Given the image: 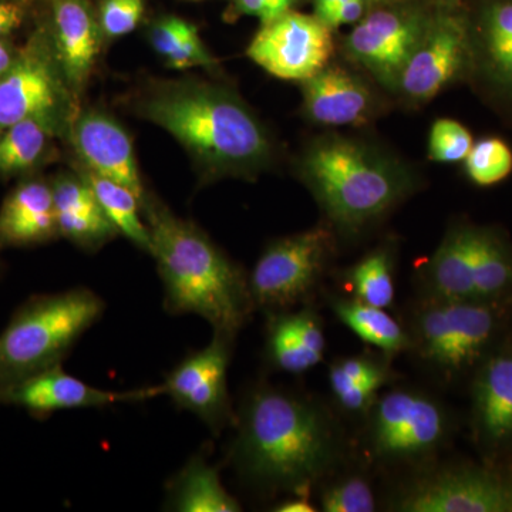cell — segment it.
Instances as JSON below:
<instances>
[{
	"label": "cell",
	"instance_id": "cell-32",
	"mask_svg": "<svg viewBox=\"0 0 512 512\" xmlns=\"http://www.w3.org/2000/svg\"><path fill=\"white\" fill-rule=\"evenodd\" d=\"M336 473V471H335ZM330 474L322 481L319 510L325 512H373L377 497L372 481L365 473L350 471Z\"/></svg>",
	"mask_w": 512,
	"mask_h": 512
},
{
	"label": "cell",
	"instance_id": "cell-9",
	"mask_svg": "<svg viewBox=\"0 0 512 512\" xmlns=\"http://www.w3.org/2000/svg\"><path fill=\"white\" fill-rule=\"evenodd\" d=\"M333 251L335 234L330 225H316L272 241L248 275L255 311L268 315L308 303L326 274Z\"/></svg>",
	"mask_w": 512,
	"mask_h": 512
},
{
	"label": "cell",
	"instance_id": "cell-41",
	"mask_svg": "<svg viewBox=\"0 0 512 512\" xmlns=\"http://www.w3.org/2000/svg\"><path fill=\"white\" fill-rule=\"evenodd\" d=\"M311 495L291 494L272 507L275 512H316L319 508L311 501Z\"/></svg>",
	"mask_w": 512,
	"mask_h": 512
},
{
	"label": "cell",
	"instance_id": "cell-40",
	"mask_svg": "<svg viewBox=\"0 0 512 512\" xmlns=\"http://www.w3.org/2000/svg\"><path fill=\"white\" fill-rule=\"evenodd\" d=\"M32 3L18 0H0V37L12 39L29 18Z\"/></svg>",
	"mask_w": 512,
	"mask_h": 512
},
{
	"label": "cell",
	"instance_id": "cell-15",
	"mask_svg": "<svg viewBox=\"0 0 512 512\" xmlns=\"http://www.w3.org/2000/svg\"><path fill=\"white\" fill-rule=\"evenodd\" d=\"M471 59V35L464 20L444 13L430 18L396 92L410 103H427L456 80Z\"/></svg>",
	"mask_w": 512,
	"mask_h": 512
},
{
	"label": "cell",
	"instance_id": "cell-14",
	"mask_svg": "<svg viewBox=\"0 0 512 512\" xmlns=\"http://www.w3.org/2000/svg\"><path fill=\"white\" fill-rule=\"evenodd\" d=\"M470 426L485 463L512 456V340H503L471 375Z\"/></svg>",
	"mask_w": 512,
	"mask_h": 512
},
{
	"label": "cell",
	"instance_id": "cell-21",
	"mask_svg": "<svg viewBox=\"0 0 512 512\" xmlns=\"http://www.w3.org/2000/svg\"><path fill=\"white\" fill-rule=\"evenodd\" d=\"M57 237L52 184L35 174L20 178L0 207V248L35 247Z\"/></svg>",
	"mask_w": 512,
	"mask_h": 512
},
{
	"label": "cell",
	"instance_id": "cell-38",
	"mask_svg": "<svg viewBox=\"0 0 512 512\" xmlns=\"http://www.w3.org/2000/svg\"><path fill=\"white\" fill-rule=\"evenodd\" d=\"M168 67L175 70L191 69V67H214L217 60L208 52L207 46L202 42L198 29L191 30L183 45L164 60Z\"/></svg>",
	"mask_w": 512,
	"mask_h": 512
},
{
	"label": "cell",
	"instance_id": "cell-23",
	"mask_svg": "<svg viewBox=\"0 0 512 512\" xmlns=\"http://www.w3.org/2000/svg\"><path fill=\"white\" fill-rule=\"evenodd\" d=\"M59 237L94 252L119 232L101 210L96 195L79 173H60L50 180Z\"/></svg>",
	"mask_w": 512,
	"mask_h": 512
},
{
	"label": "cell",
	"instance_id": "cell-26",
	"mask_svg": "<svg viewBox=\"0 0 512 512\" xmlns=\"http://www.w3.org/2000/svg\"><path fill=\"white\" fill-rule=\"evenodd\" d=\"M326 301L339 322L377 352L394 357L412 349L407 326L393 318L389 309L357 301L352 296L329 295Z\"/></svg>",
	"mask_w": 512,
	"mask_h": 512
},
{
	"label": "cell",
	"instance_id": "cell-10",
	"mask_svg": "<svg viewBox=\"0 0 512 512\" xmlns=\"http://www.w3.org/2000/svg\"><path fill=\"white\" fill-rule=\"evenodd\" d=\"M400 512H512L507 464H444L419 468L389 503Z\"/></svg>",
	"mask_w": 512,
	"mask_h": 512
},
{
	"label": "cell",
	"instance_id": "cell-44",
	"mask_svg": "<svg viewBox=\"0 0 512 512\" xmlns=\"http://www.w3.org/2000/svg\"><path fill=\"white\" fill-rule=\"evenodd\" d=\"M18 2H29V3H33V2H35V0H18Z\"/></svg>",
	"mask_w": 512,
	"mask_h": 512
},
{
	"label": "cell",
	"instance_id": "cell-24",
	"mask_svg": "<svg viewBox=\"0 0 512 512\" xmlns=\"http://www.w3.org/2000/svg\"><path fill=\"white\" fill-rule=\"evenodd\" d=\"M394 379L392 357L380 352L338 357L328 372L333 400L349 416L365 417Z\"/></svg>",
	"mask_w": 512,
	"mask_h": 512
},
{
	"label": "cell",
	"instance_id": "cell-25",
	"mask_svg": "<svg viewBox=\"0 0 512 512\" xmlns=\"http://www.w3.org/2000/svg\"><path fill=\"white\" fill-rule=\"evenodd\" d=\"M165 507L178 512L242 511L241 503L222 484L220 470L202 451L171 478Z\"/></svg>",
	"mask_w": 512,
	"mask_h": 512
},
{
	"label": "cell",
	"instance_id": "cell-19",
	"mask_svg": "<svg viewBox=\"0 0 512 512\" xmlns=\"http://www.w3.org/2000/svg\"><path fill=\"white\" fill-rule=\"evenodd\" d=\"M303 113L322 126H360L376 113V97L365 80L340 66H328L302 82Z\"/></svg>",
	"mask_w": 512,
	"mask_h": 512
},
{
	"label": "cell",
	"instance_id": "cell-36",
	"mask_svg": "<svg viewBox=\"0 0 512 512\" xmlns=\"http://www.w3.org/2000/svg\"><path fill=\"white\" fill-rule=\"evenodd\" d=\"M195 26L177 16H164L151 25L148 40L158 56L167 60L175 50L183 45Z\"/></svg>",
	"mask_w": 512,
	"mask_h": 512
},
{
	"label": "cell",
	"instance_id": "cell-20",
	"mask_svg": "<svg viewBox=\"0 0 512 512\" xmlns=\"http://www.w3.org/2000/svg\"><path fill=\"white\" fill-rule=\"evenodd\" d=\"M265 360L275 372L303 375L322 363L326 353L325 323L308 306L268 313Z\"/></svg>",
	"mask_w": 512,
	"mask_h": 512
},
{
	"label": "cell",
	"instance_id": "cell-42",
	"mask_svg": "<svg viewBox=\"0 0 512 512\" xmlns=\"http://www.w3.org/2000/svg\"><path fill=\"white\" fill-rule=\"evenodd\" d=\"M18 50L19 46H16L12 39L0 37V80L3 79L10 66L15 62Z\"/></svg>",
	"mask_w": 512,
	"mask_h": 512
},
{
	"label": "cell",
	"instance_id": "cell-29",
	"mask_svg": "<svg viewBox=\"0 0 512 512\" xmlns=\"http://www.w3.org/2000/svg\"><path fill=\"white\" fill-rule=\"evenodd\" d=\"M90 185L101 210L109 218L120 235L133 242L141 251L150 254L151 239L147 222H144L143 204L130 188L124 187L110 178L82 168L77 171Z\"/></svg>",
	"mask_w": 512,
	"mask_h": 512
},
{
	"label": "cell",
	"instance_id": "cell-27",
	"mask_svg": "<svg viewBox=\"0 0 512 512\" xmlns=\"http://www.w3.org/2000/svg\"><path fill=\"white\" fill-rule=\"evenodd\" d=\"M477 42L471 39V57L476 56L495 89L512 99V0L494 3L484 13Z\"/></svg>",
	"mask_w": 512,
	"mask_h": 512
},
{
	"label": "cell",
	"instance_id": "cell-43",
	"mask_svg": "<svg viewBox=\"0 0 512 512\" xmlns=\"http://www.w3.org/2000/svg\"><path fill=\"white\" fill-rule=\"evenodd\" d=\"M383 2H389V0H369V3H383Z\"/></svg>",
	"mask_w": 512,
	"mask_h": 512
},
{
	"label": "cell",
	"instance_id": "cell-31",
	"mask_svg": "<svg viewBox=\"0 0 512 512\" xmlns=\"http://www.w3.org/2000/svg\"><path fill=\"white\" fill-rule=\"evenodd\" d=\"M512 296V244L501 232L481 228L476 268L474 298L495 301Z\"/></svg>",
	"mask_w": 512,
	"mask_h": 512
},
{
	"label": "cell",
	"instance_id": "cell-22",
	"mask_svg": "<svg viewBox=\"0 0 512 512\" xmlns=\"http://www.w3.org/2000/svg\"><path fill=\"white\" fill-rule=\"evenodd\" d=\"M481 227L456 224L444 235L429 262L421 268L420 298H474V268Z\"/></svg>",
	"mask_w": 512,
	"mask_h": 512
},
{
	"label": "cell",
	"instance_id": "cell-1",
	"mask_svg": "<svg viewBox=\"0 0 512 512\" xmlns=\"http://www.w3.org/2000/svg\"><path fill=\"white\" fill-rule=\"evenodd\" d=\"M234 426L229 457L235 470L265 493L311 495L338 471L345 451L342 431L326 407L271 384L248 390Z\"/></svg>",
	"mask_w": 512,
	"mask_h": 512
},
{
	"label": "cell",
	"instance_id": "cell-2",
	"mask_svg": "<svg viewBox=\"0 0 512 512\" xmlns=\"http://www.w3.org/2000/svg\"><path fill=\"white\" fill-rule=\"evenodd\" d=\"M141 119L171 134L207 180H251L271 164V137L237 93L198 79L165 80L146 87L133 103Z\"/></svg>",
	"mask_w": 512,
	"mask_h": 512
},
{
	"label": "cell",
	"instance_id": "cell-33",
	"mask_svg": "<svg viewBox=\"0 0 512 512\" xmlns=\"http://www.w3.org/2000/svg\"><path fill=\"white\" fill-rule=\"evenodd\" d=\"M464 164L471 183L493 187L512 173V150L501 138H483L473 144Z\"/></svg>",
	"mask_w": 512,
	"mask_h": 512
},
{
	"label": "cell",
	"instance_id": "cell-35",
	"mask_svg": "<svg viewBox=\"0 0 512 512\" xmlns=\"http://www.w3.org/2000/svg\"><path fill=\"white\" fill-rule=\"evenodd\" d=\"M146 0H101L99 18L101 32L109 39H119L140 25Z\"/></svg>",
	"mask_w": 512,
	"mask_h": 512
},
{
	"label": "cell",
	"instance_id": "cell-8",
	"mask_svg": "<svg viewBox=\"0 0 512 512\" xmlns=\"http://www.w3.org/2000/svg\"><path fill=\"white\" fill-rule=\"evenodd\" d=\"M77 97L64 79L45 26L19 46L15 62L0 80V131L23 120H35L56 137L67 136Z\"/></svg>",
	"mask_w": 512,
	"mask_h": 512
},
{
	"label": "cell",
	"instance_id": "cell-11",
	"mask_svg": "<svg viewBox=\"0 0 512 512\" xmlns=\"http://www.w3.org/2000/svg\"><path fill=\"white\" fill-rule=\"evenodd\" d=\"M235 339L214 332L205 348L185 356L160 384L178 409L197 416L214 434L234 426L237 419L228 392Z\"/></svg>",
	"mask_w": 512,
	"mask_h": 512
},
{
	"label": "cell",
	"instance_id": "cell-7",
	"mask_svg": "<svg viewBox=\"0 0 512 512\" xmlns=\"http://www.w3.org/2000/svg\"><path fill=\"white\" fill-rule=\"evenodd\" d=\"M454 431L446 404L409 386L379 394L365 416L363 450L377 466L423 468L439 456Z\"/></svg>",
	"mask_w": 512,
	"mask_h": 512
},
{
	"label": "cell",
	"instance_id": "cell-4",
	"mask_svg": "<svg viewBox=\"0 0 512 512\" xmlns=\"http://www.w3.org/2000/svg\"><path fill=\"white\" fill-rule=\"evenodd\" d=\"M298 173L330 227L348 237L383 220L416 190L412 171L397 158L338 134L312 141Z\"/></svg>",
	"mask_w": 512,
	"mask_h": 512
},
{
	"label": "cell",
	"instance_id": "cell-13",
	"mask_svg": "<svg viewBox=\"0 0 512 512\" xmlns=\"http://www.w3.org/2000/svg\"><path fill=\"white\" fill-rule=\"evenodd\" d=\"M429 20L414 9L375 10L363 16L346 37V55L382 86L396 90Z\"/></svg>",
	"mask_w": 512,
	"mask_h": 512
},
{
	"label": "cell",
	"instance_id": "cell-37",
	"mask_svg": "<svg viewBox=\"0 0 512 512\" xmlns=\"http://www.w3.org/2000/svg\"><path fill=\"white\" fill-rule=\"evenodd\" d=\"M369 0H313L315 16L330 29L356 25L365 16Z\"/></svg>",
	"mask_w": 512,
	"mask_h": 512
},
{
	"label": "cell",
	"instance_id": "cell-3",
	"mask_svg": "<svg viewBox=\"0 0 512 512\" xmlns=\"http://www.w3.org/2000/svg\"><path fill=\"white\" fill-rule=\"evenodd\" d=\"M150 255L164 286L170 315H197L214 332L237 338L255 312L248 275L194 222L177 217L154 198L143 205Z\"/></svg>",
	"mask_w": 512,
	"mask_h": 512
},
{
	"label": "cell",
	"instance_id": "cell-34",
	"mask_svg": "<svg viewBox=\"0 0 512 512\" xmlns=\"http://www.w3.org/2000/svg\"><path fill=\"white\" fill-rule=\"evenodd\" d=\"M473 144V136L463 124L456 120L439 119L431 126L429 158L434 163H463Z\"/></svg>",
	"mask_w": 512,
	"mask_h": 512
},
{
	"label": "cell",
	"instance_id": "cell-16",
	"mask_svg": "<svg viewBox=\"0 0 512 512\" xmlns=\"http://www.w3.org/2000/svg\"><path fill=\"white\" fill-rule=\"evenodd\" d=\"M161 394V386L127 392L97 389L64 372L62 365H57L2 387L0 404L20 407L33 417L45 419L62 410L104 409L119 403L144 402Z\"/></svg>",
	"mask_w": 512,
	"mask_h": 512
},
{
	"label": "cell",
	"instance_id": "cell-12",
	"mask_svg": "<svg viewBox=\"0 0 512 512\" xmlns=\"http://www.w3.org/2000/svg\"><path fill=\"white\" fill-rule=\"evenodd\" d=\"M333 49L328 25L315 15L292 9L262 25L249 43L247 55L272 76L302 83L328 66Z\"/></svg>",
	"mask_w": 512,
	"mask_h": 512
},
{
	"label": "cell",
	"instance_id": "cell-5",
	"mask_svg": "<svg viewBox=\"0 0 512 512\" xmlns=\"http://www.w3.org/2000/svg\"><path fill=\"white\" fill-rule=\"evenodd\" d=\"M511 308L512 296L495 301L420 298L407 325L409 353L446 383L471 376L503 342Z\"/></svg>",
	"mask_w": 512,
	"mask_h": 512
},
{
	"label": "cell",
	"instance_id": "cell-6",
	"mask_svg": "<svg viewBox=\"0 0 512 512\" xmlns=\"http://www.w3.org/2000/svg\"><path fill=\"white\" fill-rule=\"evenodd\" d=\"M104 309L103 299L83 286L22 303L0 333V389L62 365Z\"/></svg>",
	"mask_w": 512,
	"mask_h": 512
},
{
	"label": "cell",
	"instance_id": "cell-28",
	"mask_svg": "<svg viewBox=\"0 0 512 512\" xmlns=\"http://www.w3.org/2000/svg\"><path fill=\"white\" fill-rule=\"evenodd\" d=\"M55 133L35 120H23L0 131V178L37 173L53 151Z\"/></svg>",
	"mask_w": 512,
	"mask_h": 512
},
{
	"label": "cell",
	"instance_id": "cell-30",
	"mask_svg": "<svg viewBox=\"0 0 512 512\" xmlns=\"http://www.w3.org/2000/svg\"><path fill=\"white\" fill-rule=\"evenodd\" d=\"M394 268V249L390 244H383L349 266L342 276V282L349 296L357 301L390 309L396 298Z\"/></svg>",
	"mask_w": 512,
	"mask_h": 512
},
{
	"label": "cell",
	"instance_id": "cell-18",
	"mask_svg": "<svg viewBox=\"0 0 512 512\" xmlns=\"http://www.w3.org/2000/svg\"><path fill=\"white\" fill-rule=\"evenodd\" d=\"M50 18L45 29L52 42L64 79L74 96L86 87L101 49L99 18L86 0H49Z\"/></svg>",
	"mask_w": 512,
	"mask_h": 512
},
{
	"label": "cell",
	"instance_id": "cell-17",
	"mask_svg": "<svg viewBox=\"0 0 512 512\" xmlns=\"http://www.w3.org/2000/svg\"><path fill=\"white\" fill-rule=\"evenodd\" d=\"M67 137L84 168L130 188L144 205L148 194L138 170L133 141L119 121L103 111H83L74 117Z\"/></svg>",
	"mask_w": 512,
	"mask_h": 512
},
{
	"label": "cell",
	"instance_id": "cell-39",
	"mask_svg": "<svg viewBox=\"0 0 512 512\" xmlns=\"http://www.w3.org/2000/svg\"><path fill=\"white\" fill-rule=\"evenodd\" d=\"M296 2L298 0H231L229 15L254 16L265 25L292 10Z\"/></svg>",
	"mask_w": 512,
	"mask_h": 512
}]
</instances>
